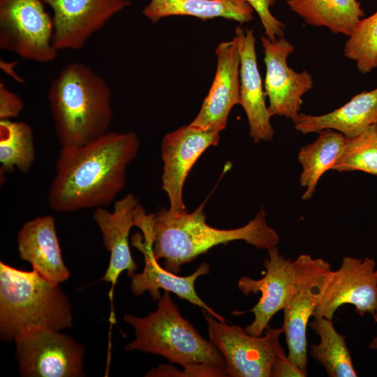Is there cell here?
<instances>
[{"label":"cell","mask_w":377,"mask_h":377,"mask_svg":"<svg viewBox=\"0 0 377 377\" xmlns=\"http://www.w3.org/2000/svg\"><path fill=\"white\" fill-rule=\"evenodd\" d=\"M140 142L134 132H108L84 145L61 148L47 194L51 209L71 212L104 207L124 188Z\"/></svg>","instance_id":"1"},{"label":"cell","mask_w":377,"mask_h":377,"mask_svg":"<svg viewBox=\"0 0 377 377\" xmlns=\"http://www.w3.org/2000/svg\"><path fill=\"white\" fill-rule=\"evenodd\" d=\"M205 202L193 212L175 215L161 209L152 214V250L155 258L163 260L164 268L175 274L182 265L219 244L242 240L259 249L276 246L280 237L260 210L245 226L235 229H219L209 226L204 212Z\"/></svg>","instance_id":"2"},{"label":"cell","mask_w":377,"mask_h":377,"mask_svg":"<svg viewBox=\"0 0 377 377\" xmlns=\"http://www.w3.org/2000/svg\"><path fill=\"white\" fill-rule=\"evenodd\" d=\"M57 140L63 147L91 142L109 132L112 92L90 67L69 63L52 80L47 93Z\"/></svg>","instance_id":"3"},{"label":"cell","mask_w":377,"mask_h":377,"mask_svg":"<svg viewBox=\"0 0 377 377\" xmlns=\"http://www.w3.org/2000/svg\"><path fill=\"white\" fill-rule=\"evenodd\" d=\"M71 305L59 284L36 270L0 263V332L7 341L38 328L57 331L72 326Z\"/></svg>","instance_id":"4"},{"label":"cell","mask_w":377,"mask_h":377,"mask_svg":"<svg viewBox=\"0 0 377 377\" xmlns=\"http://www.w3.org/2000/svg\"><path fill=\"white\" fill-rule=\"evenodd\" d=\"M124 320L133 327L135 335L125 346L127 351L159 355L182 367L203 363L225 370L220 352L181 315L168 291H163L156 311L142 318L126 314Z\"/></svg>","instance_id":"5"},{"label":"cell","mask_w":377,"mask_h":377,"mask_svg":"<svg viewBox=\"0 0 377 377\" xmlns=\"http://www.w3.org/2000/svg\"><path fill=\"white\" fill-rule=\"evenodd\" d=\"M202 312L209 341L223 356L228 376L270 377L276 360L286 355L279 341L281 327L268 326L263 335L253 336L239 326L228 325Z\"/></svg>","instance_id":"6"},{"label":"cell","mask_w":377,"mask_h":377,"mask_svg":"<svg viewBox=\"0 0 377 377\" xmlns=\"http://www.w3.org/2000/svg\"><path fill=\"white\" fill-rule=\"evenodd\" d=\"M43 0H0V48L38 63L52 61V18Z\"/></svg>","instance_id":"7"},{"label":"cell","mask_w":377,"mask_h":377,"mask_svg":"<svg viewBox=\"0 0 377 377\" xmlns=\"http://www.w3.org/2000/svg\"><path fill=\"white\" fill-rule=\"evenodd\" d=\"M295 282L293 293L282 309L281 326L288 347V359L307 376V325L318 301V289L330 264L322 258L301 254L293 260Z\"/></svg>","instance_id":"8"},{"label":"cell","mask_w":377,"mask_h":377,"mask_svg":"<svg viewBox=\"0 0 377 377\" xmlns=\"http://www.w3.org/2000/svg\"><path fill=\"white\" fill-rule=\"evenodd\" d=\"M318 301L313 317L332 319L345 304H353L360 316L377 311L376 263L368 257L344 256L340 267L329 270L318 291Z\"/></svg>","instance_id":"9"},{"label":"cell","mask_w":377,"mask_h":377,"mask_svg":"<svg viewBox=\"0 0 377 377\" xmlns=\"http://www.w3.org/2000/svg\"><path fill=\"white\" fill-rule=\"evenodd\" d=\"M20 373L25 377H78L83 346L50 328L30 330L15 341Z\"/></svg>","instance_id":"10"},{"label":"cell","mask_w":377,"mask_h":377,"mask_svg":"<svg viewBox=\"0 0 377 377\" xmlns=\"http://www.w3.org/2000/svg\"><path fill=\"white\" fill-rule=\"evenodd\" d=\"M138 227L142 230V235L135 234L132 237V244L143 254L145 266L141 273H135L131 276L130 287L132 293L140 296L149 292L152 300L157 301L161 296L160 290L168 291L201 308L217 320L226 322V319L208 306L195 291L196 280L209 274V265L203 262L194 272L186 276H177L165 269L158 263L153 253L152 214H145L140 219Z\"/></svg>","instance_id":"11"},{"label":"cell","mask_w":377,"mask_h":377,"mask_svg":"<svg viewBox=\"0 0 377 377\" xmlns=\"http://www.w3.org/2000/svg\"><path fill=\"white\" fill-rule=\"evenodd\" d=\"M266 66L264 89L271 116L290 119L296 124L303 96L313 87L312 75L306 70L299 73L288 66V57L295 47L284 37L274 40L261 36Z\"/></svg>","instance_id":"12"},{"label":"cell","mask_w":377,"mask_h":377,"mask_svg":"<svg viewBox=\"0 0 377 377\" xmlns=\"http://www.w3.org/2000/svg\"><path fill=\"white\" fill-rule=\"evenodd\" d=\"M219 141V132L188 126L166 134L161 142L163 162L162 189L167 193L170 212L182 214L187 212L183 200L185 180L196 161L209 147Z\"/></svg>","instance_id":"13"},{"label":"cell","mask_w":377,"mask_h":377,"mask_svg":"<svg viewBox=\"0 0 377 377\" xmlns=\"http://www.w3.org/2000/svg\"><path fill=\"white\" fill-rule=\"evenodd\" d=\"M52 10V41L57 50L82 49L128 0H43Z\"/></svg>","instance_id":"14"},{"label":"cell","mask_w":377,"mask_h":377,"mask_svg":"<svg viewBox=\"0 0 377 377\" xmlns=\"http://www.w3.org/2000/svg\"><path fill=\"white\" fill-rule=\"evenodd\" d=\"M268 257L263 262L265 273L258 279L242 276L237 283L244 295L261 293L256 304L244 312H252L253 322L244 330L253 336H261L272 318L282 310L290 299L294 288L293 262L279 253L276 246L267 250Z\"/></svg>","instance_id":"15"},{"label":"cell","mask_w":377,"mask_h":377,"mask_svg":"<svg viewBox=\"0 0 377 377\" xmlns=\"http://www.w3.org/2000/svg\"><path fill=\"white\" fill-rule=\"evenodd\" d=\"M216 70L209 93L188 124L201 130L225 129L233 106L240 104L239 52L237 39L221 42L216 49Z\"/></svg>","instance_id":"16"},{"label":"cell","mask_w":377,"mask_h":377,"mask_svg":"<svg viewBox=\"0 0 377 377\" xmlns=\"http://www.w3.org/2000/svg\"><path fill=\"white\" fill-rule=\"evenodd\" d=\"M140 207L135 196L128 193L115 202L112 212L98 207L93 214L101 230L103 245L110 253L109 265L103 280L111 283L112 288L122 272L127 271L131 277L138 269L130 251L128 235L131 227L136 226Z\"/></svg>","instance_id":"17"},{"label":"cell","mask_w":377,"mask_h":377,"mask_svg":"<svg viewBox=\"0 0 377 377\" xmlns=\"http://www.w3.org/2000/svg\"><path fill=\"white\" fill-rule=\"evenodd\" d=\"M239 52L240 104L247 117L249 135L255 142L270 141L274 134L272 117L265 103L256 53V38L252 29L235 28Z\"/></svg>","instance_id":"18"},{"label":"cell","mask_w":377,"mask_h":377,"mask_svg":"<svg viewBox=\"0 0 377 377\" xmlns=\"http://www.w3.org/2000/svg\"><path fill=\"white\" fill-rule=\"evenodd\" d=\"M17 246L20 257L47 281L59 284L69 277L52 216L25 223L18 232Z\"/></svg>","instance_id":"19"},{"label":"cell","mask_w":377,"mask_h":377,"mask_svg":"<svg viewBox=\"0 0 377 377\" xmlns=\"http://www.w3.org/2000/svg\"><path fill=\"white\" fill-rule=\"evenodd\" d=\"M377 122V87L353 96L340 108L322 115L300 113L295 128L302 134L324 129L340 132L352 138Z\"/></svg>","instance_id":"20"},{"label":"cell","mask_w":377,"mask_h":377,"mask_svg":"<svg viewBox=\"0 0 377 377\" xmlns=\"http://www.w3.org/2000/svg\"><path fill=\"white\" fill-rule=\"evenodd\" d=\"M246 0H151L143 15L153 23L172 15H188L202 20L223 17L240 24L253 19Z\"/></svg>","instance_id":"21"},{"label":"cell","mask_w":377,"mask_h":377,"mask_svg":"<svg viewBox=\"0 0 377 377\" xmlns=\"http://www.w3.org/2000/svg\"><path fill=\"white\" fill-rule=\"evenodd\" d=\"M291 10L308 24L323 27L348 38L364 13L357 0H286Z\"/></svg>","instance_id":"22"},{"label":"cell","mask_w":377,"mask_h":377,"mask_svg":"<svg viewBox=\"0 0 377 377\" xmlns=\"http://www.w3.org/2000/svg\"><path fill=\"white\" fill-rule=\"evenodd\" d=\"M318 133V137L302 147L297 154L302 166L300 184L304 188L303 200L313 197L320 179L332 170L346 142V137L337 131L324 129Z\"/></svg>","instance_id":"23"},{"label":"cell","mask_w":377,"mask_h":377,"mask_svg":"<svg viewBox=\"0 0 377 377\" xmlns=\"http://www.w3.org/2000/svg\"><path fill=\"white\" fill-rule=\"evenodd\" d=\"M309 327L318 335L320 341L310 346V355L325 369L329 377H356L346 336L334 327L332 319L313 317Z\"/></svg>","instance_id":"24"},{"label":"cell","mask_w":377,"mask_h":377,"mask_svg":"<svg viewBox=\"0 0 377 377\" xmlns=\"http://www.w3.org/2000/svg\"><path fill=\"white\" fill-rule=\"evenodd\" d=\"M36 158L31 127L25 122L0 120V163L1 172L15 168L27 172Z\"/></svg>","instance_id":"25"},{"label":"cell","mask_w":377,"mask_h":377,"mask_svg":"<svg viewBox=\"0 0 377 377\" xmlns=\"http://www.w3.org/2000/svg\"><path fill=\"white\" fill-rule=\"evenodd\" d=\"M337 172L362 171L377 175V130L375 125L352 138H346L343 150L334 163Z\"/></svg>","instance_id":"26"},{"label":"cell","mask_w":377,"mask_h":377,"mask_svg":"<svg viewBox=\"0 0 377 377\" xmlns=\"http://www.w3.org/2000/svg\"><path fill=\"white\" fill-rule=\"evenodd\" d=\"M343 54L362 74L377 68V11L361 19L346 40Z\"/></svg>","instance_id":"27"},{"label":"cell","mask_w":377,"mask_h":377,"mask_svg":"<svg viewBox=\"0 0 377 377\" xmlns=\"http://www.w3.org/2000/svg\"><path fill=\"white\" fill-rule=\"evenodd\" d=\"M183 370L176 369L170 364H161L151 369L145 376H193L223 377L228 376L225 370L219 367L203 363L192 364L183 367Z\"/></svg>","instance_id":"28"},{"label":"cell","mask_w":377,"mask_h":377,"mask_svg":"<svg viewBox=\"0 0 377 377\" xmlns=\"http://www.w3.org/2000/svg\"><path fill=\"white\" fill-rule=\"evenodd\" d=\"M246 1L258 15L266 36L272 40L283 37L285 25L272 15L269 9L276 0Z\"/></svg>","instance_id":"29"},{"label":"cell","mask_w":377,"mask_h":377,"mask_svg":"<svg viewBox=\"0 0 377 377\" xmlns=\"http://www.w3.org/2000/svg\"><path fill=\"white\" fill-rule=\"evenodd\" d=\"M24 108L21 98L0 82V120L17 118Z\"/></svg>","instance_id":"30"},{"label":"cell","mask_w":377,"mask_h":377,"mask_svg":"<svg viewBox=\"0 0 377 377\" xmlns=\"http://www.w3.org/2000/svg\"><path fill=\"white\" fill-rule=\"evenodd\" d=\"M270 377H306V376L288 359L286 355L276 360L272 367Z\"/></svg>","instance_id":"31"},{"label":"cell","mask_w":377,"mask_h":377,"mask_svg":"<svg viewBox=\"0 0 377 377\" xmlns=\"http://www.w3.org/2000/svg\"><path fill=\"white\" fill-rule=\"evenodd\" d=\"M15 63H6L1 60V68L6 71L8 74L10 75L17 82H22V80L13 71Z\"/></svg>","instance_id":"32"},{"label":"cell","mask_w":377,"mask_h":377,"mask_svg":"<svg viewBox=\"0 0 377 377\" xmlns=\"http://www.w3.org/2000/svg\"><path fill=\"white\" fill-rule=\"evenodd\" d=\"M369 348L377 350V336H376L369 345Z\"/></svg>","instance_id":"33"},{"label":"cell","mask_w":377,"mask_h":377,"mask_svg":"<svg viewBox=\"0 0 377 377\" xmlns=\"http://www.w3.org/2000/svg\"><path fill=\"white\" fill-rule=\"evenodd\" d=\"M376 281H377V268L376 269ZM374 320L376 323H377V311L373 315Z\"/></svg>","instance_id":"34"},{"label":"cell","mask_w":377,"mask_h":377,"mask_svg":"<svg viewBox=\"0 0 377 377\" xmlns=\"http://www.w3.org/2000/svg\"><path fill=\"white\" fill-rule=\"evenodd\" d=\"M375 126H376V130H377V122L376 123Z\"/></svg>","instance_id":"35"},{"label":"cell","mask_w":377,"mask_h":377,"mask_svg":"<svg viewBox=\"0 0 377 377\" xmlns=\"http://www.w3.org/2000/svg\"><path fill=\"white\" fill-rule=\"evenodd\" d=\"M376 1H377V0H376Z\"/></svg>","instance_id":"36"}]
</instances>
